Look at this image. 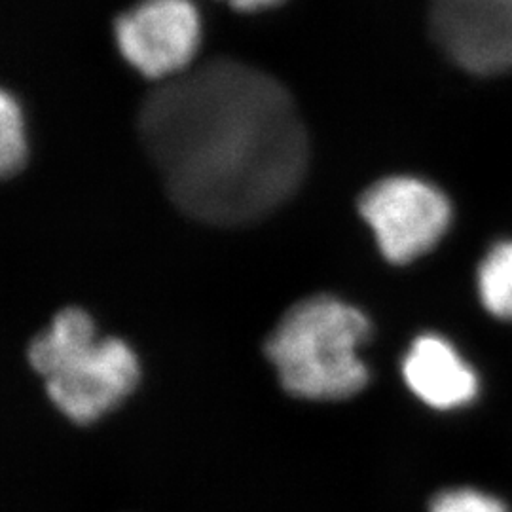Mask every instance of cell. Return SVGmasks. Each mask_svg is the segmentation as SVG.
I'll return each instance as SVG.
<instances>
[{
    "label": "cell",
    "mask_w": 512,
    "mask_h": 512,
    "mask_svg": "<svg viewBox=\"0 0 512 512\" xmlns=\"http://www.w3.org/2000/svg\"><path fill=\"white\" fill-rule=\"evenodd\" d=\"M478 294L497 319L512 321V241L495 245L478 270Z\"/></svg>",
    "instance_id": "9"
},
{
    "label": "cell",
    "mask_w": 512,
    "mask_h": 512,
    "mask_svg": "<svg viewBox=\"0 0 512 512\" xmlns=\"http://www.w3.org/2000/svg\"><path fill=\"white\" fill-rule=\"evenodd\" d=\"M370 336L365 313L340 298L317 294L294 304L266 342L287 393L310 401H342L368 382L357 355Z\"/></svg>",
    "instance_id": "2"
},
{
    "label": "cell",
    "mask_w": 512,
    "mask_h": 512,
    "mask_svg": "<svg viewBox=\"0 0 512 512\" xmlns=\"http://www.w3.org/2000/svg\"><path fill=\"white\" fill-rule=\"evenodd\" d=\"M27 160V139L18 99L0 95V171L4 177L18 173Z\"/></svg>",
    "instance_id": "10"
},
{
    "label": "cell",
    "mask_w": 512,
    "mask_h": 512,
    "mask_svg": "<svg viewBox=\"0 0 512 512\" xmlns=\"http://www.w3.org/2000/svg\"><path fill=\"white\" fill-rule=\"evenodd\" d=\"M95 342L92 317L78 308H67L55 315L50 329L31 342L29 363L42 376L50 378Z\"/></svg>",
    "instance_id": "8"
},
{
    "label": "cell",
    "mask_w": 512,
    "mask_h": 512,
    "mask_svg": "<svg viewBox=\"0 0 512 512\" xmlns=\"http://www.w3.org/2000/svg\"><path fill=\"white\" fill-rule=\"evenodd\" d=\"M359 211L372 228L382 255L408 264L439 243L452 207L437 186L414 177H389L361 196Z\"/></svg>",
    "instance_id": "3"
},
{
    "label": "cell",
    "mask_w": 512,
    "mask_h": 512,
    "mask_svg": "<svg viewBox=\"0 0 512 512\" xmlns=\"http://www.w3.org/2000/svg\"><path fill=\"white\" fill-rule=\"evenodd\" d=\"M431 512H509V509L494 495L459 488L437 495L431 503Z\"/></svg>",
    "instance_id": "11"
},
{
    "label": "cell",
    "mask_w": 512,
    "mask_h": 512,
    "mask_svg": "<svg viewBox=\"0 0 512 512\" xmlns=\"http://www.w3.org/2000/svg\"><path fill=\"white\" fill-rule=\"evenodd\" d=\"M224 2H228L232 8L241 10V12H253V10H262V8L275 6L281 0H224Z\"/></svg>",
    "instance_id": "12"
},
{
    "label": "cell",
    "mask_w": 512,
    "mask_h": 512,
    "mask_svg": "<svg viewBox=\"0 0 512 512\" xmlns=\"http://www.w3.org/2000/svg\"><path fill=\"white\" fill-rule=\"evenodd\" d=\"M139 363L126 342L97 340L48 378V395L76 423H92L133 393Z\"/></svg>",
    "instance_id": "5"
},
{
    "label": "cell",
    "mask_w": 512,
    "mask_h": 512,
    "mask_svg": "<svg viewBox=\"0 0 512 512\" xmlns=\"http://www.w3.org/2000/svg\"><path fill=\"white\" fill-rule=\"evenodd\" d=\"M433 33L467 71L512 69V0H433Z\"/></svg>",
    "instance_id": "6"
},
{
    "label": "cell",
    "mask_w": 512,
    "mask_h": 512,
    "mask_svg": "<svg viewBox=\"0 0 512 512\" xmlns=\"http://www.w3.org/2000/svg\"><path fill=\"white\" fill-rule=\"evenodd\" d=\"M120 54L150 80H171L198 52L202 23L192 0H143L114 23Z\"/></svg>",
    "instance_id": "4"
},
{
    "label": "cell",
    "mask_w": 512,
    "mask_h": 512,
    "mask_svg": "<svg viewBox=\"0 0 512 512\" xmlns=\"http://www.w3.org/2000/svg\"><path fill=\"white\" fill-rule=\"evenodd\" d=\"M139 133L169 198L213 226L270 215L293 196L308 165L291 93L232 59L165 80L141 107Z\"/></svg>",
    "instance_id": "1"
},
{
    "label": "cell",
    "mask_w": 512,
    "mask_h": 512,
    "mask_svg": "<svg viewBox=\"0 0 512 512\" xmlns=\"http://www.w3.org/2000/svg\"><path fill=\"white\" fill-rule=\"evenodd\" d=\"M404 382L421 403L452 410L473 403L478 378L450 342L435 334L420 336L403 363Z\"/></svg>",
    "instance_id": "7"
}]
</instances>
